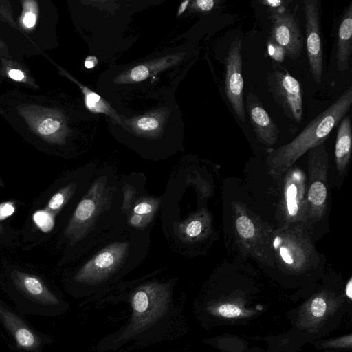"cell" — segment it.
Here are the masks:
<instances>
[{"label": "cell", "mask_w": 352, "mask_h": 352, "mask_svg": "<svg viewBox=\"0 0 352 352\" xmlns=\"http://www.w3.org/2000/svg\"><path fill=\"white\" fill-rule=\"evenodd\" d=\"M352 104V86L327 109L318 114L289 143L270 151L267 157L270 173L283 175L309 149L324 143L333 129L346 115Z\"/></svg>", "instance_id": "cell-1"}, {"label": "cell", "mask_w": 352, "mask_h": 352, "mask_svg": "<svg viewBox=\"0 0 352 352\" xmlns=\"http://www.w3.org/2000/svg\"><path fill=\"white\" fill-rule=\"evenodd\" d=\"M72 182L60 188L53 185L35 202L21 231V244L25 248L47 243L55 234L57 218L75 190Z\"/></svg>", "instance_id": "cell-2"}, {"label": "cell", "mask_w": 352, "mask_h": 352, "mask_svg": "<svg viewBox=\"0 0 352 352\" xmlns=\"http://www.w3.org/2000/svg\"><path fill=\"white\" fill-rule=\"evenodd\" d=\"M271 247L280 265L290 272H302L314 265L316 252L308 235L298 228L272 232Z\"/></svg>", "instance_id": "cell-3"}, {"label": "cell", "mask_w": 352, "mask_h": 352, "mask_svg": "<svg viewBox=\"0 0 352 352\" xmlns=\"http://www.w3.org/2000/svg\"><path fill=\"white\" fill-rule=\"evenodd\" d=\"M329 156L324 143L308 151L307 219L320 220L327 201Z\"/></svg>", "instance_id": "cell-4"}, {"label": "cell", "mask_w": 352, "mask_h": 352, "mask_svg": "<svg viewBox=\"0 0 352 352\" xmlns=\"http://www.w3.org/2000/svg\"><path fill=\"white\" fill-rule=\"evenodd\" d=\"M169 297L167 284L153 282L138 287L131 300L133 310L131 331H139L160 319L168 309Z\"/></svg>", "instance_id": "cell-5"}, {"label": "cell", "mask_w": 352, "mask_h": 352, "mask_svg": "<svg viewBox=\"0 0 352 352\" xmlns=\"http://www.w3.org/2000/svg\"><path fill=\"white\" fill-rule=\"evenodd\" d=\"M234 232L236 243L248 254L264 260V250L271 243L272 232L244 205L232 203Z\"/></svg>", "instance_id": "cell-6"}, {"label": "cell", "mask_w": 352, "mask_h": 352, "mask_svg": "<svg viewBox=\"0 0 352 352\" xmlns=\"http://www.w3.org/2000/svg\"><path fill=\"white\" fill-rule=\"evenodd\" d=\"M16 109L30 129L43 140L54 144L65 142L69 129L61 111L34 104H23Z\"/></svg>", "instance_id": "cell-7"}, {"label": "cell", "mask_w": 352, "mask_h": 352, "mask_svg": "<svg viewBox=\"0 0 352 352\" xmlns=\"http://www.w3.org/2000/svg\"><path fill=\"white\" fill-rule=\"evenodd\" d=\"M268 89L285 116L297 123L303 116V93L299 81L287 71L274 69L268 73Z\"/></svg>", "instance_id": "cell-8"}, {"label": "cell", "mask_w": 352, "mask_h": 352, "mask_svg": "<svg viewBox=\"0 0 352 352\" xmlns=\"http://www.w3.org/2000/svg\"><path fill=\"white\" fill-rule=\"evenodd\" d=\"M104 186L102 179L97 181L76 208L63 233L71 245L85 235L107 201Z\"/></svg>", "instance_id": "cell-9"}, {"label": "cell", "mask_w": 352, "mask_h": 352, "mask_svg": "<svg viewBox=\"0 0 352 352\" xmlns=\"http://www.w3.org/2000/svg\"><path fill=\"white\" fill-rule=\"evenodd\" d=\"M344 301L343 296L331 291H320L309 298L298 310L296 327L310 333L318 332Z\"/></svg>", "instance_id": "cell-10"}, {"label": "cell", "mask_w": 352, "mask_h": 352, "mask_svg": "<svg viewBox=\"0 0 352 352\" xmlns=\"http://www.w3.org/2000/svg\"><path fill=\"white\" fill-rule=\"evenodd\" d=\"M284 179L280 199V211L288 224L306 222V177L298 168H289Z\"/></svg>", "instance_id": "cell-11"}, {"label": "cell", "mask_w": 352, "mask_h": 352, "mask_svg": "<svg viewBox=\"0 0 352 352\" xmlns=\"http://www.w3.org/2000/svg\"><path fill=\"white\" fill-rule=\"evenodd\" d=\"M127 250L126 243H114L105 247L78 270L74 280L89 284L104 280L120 266Z\"/></svg>", "instance_id": "cell-12"}, {"label": "cell", "mask_w": 352, "mask_h": 352, "mask_svg": "<svg viewBox=\"0 0 352 352\" xmlns=\"http://www.w3.org/2000/svg\"><path fill=\"white\" fill-rule=\"evenodd\" d=\"M271 21L269 38L283 49L286 56L292 60L297 59L304 45L298 18L283 7L272 12Z\"/></svg>", "instance_id": "cell-13"}, {"label": "cell", "mask_w": 352, "mask_h": 352, "mask_svg": "<svg viewBox=\"0 0 352 352\" xmlns=\"http://www.w3.org/2000/svg\"><path fill=\"white\" fill-rule=\"evenodd\" d=\"M241 39L232 42L225 60V92L228 102L238 118L245 121L243 101L244 81L242 75Z\"/></svg>", "instance_id": "cell-14"}, {"label": "cell", "mask_w": 352, "mask_h": 352, "mask_svg": "<svg viewBox=\"0 0 352 352\" xmlns=\"http://www.w3.org/2000/svg\"><path fill=\"white\" fill-rule=\"evenodd\" d=\"M305 14L307 54L314 80L320 83L323 73V51L320 31V13L318 0L303 1Z\"/></svg>", "instance_id": "cell-15"}, {"label": "cell", "mask_w": 352, "mask_h": 352, "mask_svg": "<svg viewBox=\"0 0 352 352\" xmlns=\"http://www.w3.org/2000/svg\"><path fill=\"white\" fill-rule=\"evenodd\" d=\"M8 274L16 289L30 300L45 305L59 303L55 294L37 275L14 267H8Z\"/></svg>", "instance_id": "cell-16"}, {"label": "cell", "mask_w": 352, "mask_h": 352, "mask_svg": "<svg viewBox=\"0 0 352 352\" xmlns=\"http://www.w3.org/2000/svg\"><path fill=\"white\" fill-rule=\"evenodd\" d=\"M246 103L250 123L257 140L266 147L273 146L278 138L279 129L277 125L256 95L248 93Z\"/></svg>", "instance_id": "cell-17"}, {"label": "cell", "mask_w": 352, "mask_h": 352, "mask_svg": "<svg viewBox=\"0 0 352 352\" xmlns=\"http://www.w3.org/2000/svg\"><path fill=\"white\" fill-rule=\"evenodd\" d=\"M0 320L16 342L25 351H36L41 344L38 335L20 317L0 302Z\"/></svg>", "instance_id": "cell-18"}, {"label": "cell", "mask_w": 352, "mask_h": 352, "mask_svg": "<svg viewBox=\"0 0 352 352\" xmlns=\"http://www.w3.org/2000/svg\"><path fill=\"white\" fill-rule=\"evenodd\" d=\"M352 1L349 3L340 20L337 35L336 63L338 69L343 72L349 66L352 52Z\"/></svg>", "instance_id": "cell-19"}, {"label": "cell", "mask_w": 352, "mask_h": 352, "mask_svg": "<svg viewBox=\"0 0 352 352\" xmlns=\"http://www.w3.org/2000/svg\"><path fill=\"white\" fill-rule=\"evenodd\" d=\"M352 130L350 118L345 116L338 127L336 145L335 161L337 170L343 174L349 164L351 155Z\"/></svg>", "instance_id": "cell-20"}, {"label": "cell", "mask_w": 352, "mask_h": 352, "mask_svg": "<svg viewBox=\"0 0 352 352\" xmlns=\"http://www.w3.org/2000/svg\"><path fill=\"white\" fill-rule=\"evenodd\" d=\"M54 64L56 65V67L61 75L74 82L80 87L84 95L85 105L89 111L94 113H101L108 115L113 118L116 121L120 122V118L116 115L115 111L98 94L80 83L64 69L55 63Z\"/></svg>", "instance_id": "cell-21"}, {"label": "cell", "mask_w": 352, "mask_h": 352, "mask_svg": "<svg viewBox=\"0 0 352 352\" xmlns=\"http://www.w3.org/2000/svg\"><path fill=\"white\" fill-rule=\"evenodd\" d=\"M212 315L222 318H243L252 316L254 310L246 308L242 302L236 300H228L216 302L208 307Z\"/></svg>", "instance_id": "cell-22"}, {"label": "cell", "mask_w": 352, "mask_h": 352, "mask_svg": "<svg viewBox=\"0 0 352 352\" xmlns=\"http://www.w3.org/2000/svg\"><path fill=\"white\" fill-rule=\"evenodd\" d=\"M176 60L173 58H164L151 64L138 65L119 77V82L122 83L139 82L146 79L152 72L160 71Z\"/></svg>", "instance_id": "cell-23"}, {"label": "cell", "mask_w": 352, "mask_h": 352, "mask_svg": "<svg viewBox=\"0 0 352 352\" xmlns=\"http://www.w3.org/2000/svg\"><path fill=\"white\" fill-rule=\"evenodd\" d=\"M0 73L7 78L32 88L37 89L38 85L28 69L18 62L1 58Z\"/></svg>", "instance_id": "cell-24"}, {"label": "cell", "mask_w": 352, "mask_h": 352, "mask_svg": "<svg viewBox=\"0 0 352 352\" xmlns=\"http://www.w3.org/2000/svg\"><path fill=\"white\" fill-rule=\"evenodd\" d=\"M22 12L19 17V25L25 31L30 32L34 29L37 24L39 7L35 0H24L21 1Z\"/></svg>", "instance_id": "cell-25"}, {"label": "cell", "mask_w": 352, "mask_h": 352, "mask_svg": "<svg viewBox=\"0 0 352 352\" xmlns=\"http://www.w3.org/2000/svg\"><path fill=\"white\" fill-rule=\"evenodd\" d=\"M210 219L206 212L193 217L186 224L185 234L190 239H197L207 234L210 228Z\"/></svg>", "instance_id": "cell-26"}, {"label": "cell", "mask_w": 352, "mask_h": 352, "mask_svg": "<svg viewBox=\"0 0 352 352\" xmlns=\"http://www.w3.org/2000/svg\"><path fill=\"white\" fill-rule=\"evenodd\" d=\"M21 244V231L8 224L0 223V246L11 247Z\"/></svg>", "instance_id": "cell-27"}, {"label": "cell", "mask_w": 352, "mask_h": 352, "mask_svg": "<svg viewBox=\"0 0 352 352\" xmlns=\"http://www.w3.org/2000/svg\"><path fill=\"white\" fill-rule=\"evenodd\" d=\"M159 202L151 198L140 199L133 207V213L140 215H152L157 209Z\"/></svg>", "instance_id": "cell-28"}, {"label": "cell", "mask_w": 352, "mask_h": 352, "mask_svg": "<svg viewBox=\"0 0 352 352\" xmlns=\"http://www.w3.org/2000/svg\"><path fill=\"white\" fill-rule=\"evenodd\" d=\"M320 346L324 349H351L352 346V334L349 333L341 337L325 340L321 342Z\"/></svg>", "instance_id": "cell-29"}, {"label": "cell", "mask_w": 352, "mask_h": 352, "mask_svg": "<svg viewBox=\"0 0 352 352\" xmlns=\"http://www.w3.org/2000/svg\"><path fill=\"white\" fill-rule=\"evenodd\" d=\"M0 19L13 28H18L9 1L0 0Z\"/></svg>", "instance_id": "cell-30"}, {"label": "cell", "mask_w": 352, "mask_h": 352, "mask_svg": "<svg viewBox=\"0 0 352 352\" xmlns=\"http://www.w3.org/2000/svg\"><path fill=\"white\" fill-rule=\"evenodd\" d=\"M160 125L159 120L153 116H145L140 118L135 122V128L141 131H153Z\"/></svg>", "instance_id": "cell-31"}, {"label": "cell", "mask_w": 352, "mask_h": 352, "mask_svg": "<svg viewBox=\"0 0 352 352\" xmlns=\"http://www.w3.org/2000/svg\"><path fill=\"white\" fill-rule=\"evenodd\" d=\"M267 47L269 55L274 60L278 62H281L283 60L285 56V53L280 46H279L277 43L274 42L270 38H269L267 41Z\"/></svg>", "instance_id": "cell-32"}, {"label": "cell", "mask_w": 352, "mask_h": 352, "mask_svg": "<svg viewBox=\"0 0 352 352\" xmlns=\"http://www.w3.org/2000/svg\"><path fill=\"white\" fill-rule=\"evenodd\" d=\"M219 3V1L216 0H197L193 1L192 7L199 12H209L215 8Z\"/></svg>", "instance_id": "cell-33"}, {"label": "cell", "mask_w": 352, "mask_h": 352, "mask_svg": "<svg viewBox=\"0 0 352 352\" xmlns=\"http://www.w3.org/2000/svg\"><path fill=\"white\" fill-rule=\"evenodd\" d=\"M16 210V206L12 201H5L0 204V223H3V221L11 217Z\"/></svg>", "instance_id": "cell-34"}, {"label": "cell", "mask_w": 352, "mask_h": 352, "mask_svg": "<svg viewBox=\"0 0 352 352\" xmlns=\"http://www.w3.org/2000/svg\"><path fill=\"white\" fill-rule=\"evenodd\" d=\"M152 215H140L133 213L130 219L129 223L135 228H144L151 220Z\"/></svg>", "instance_id": "cell-35"}, {"label": "cell", "mask_w": 352, "mask_h": 352, "mask_svg": "<svg viewBox=\"0 0 352 352\" xmlns=\"http://www.w3.org/2000/svg\"><path fill=\"white\" fill-rule=\"evenodd\" d=\"M259 2L263 5L270 7L272 9L278 10L280 8L285 7V5L287 3H289V1L283 0H262L260 1Z\"/></svg>", "instance_id": "cell-36"}, {"label": "cell", "mask_w": 352, "mask_h": 352, "mask_svg": "<svg viewBox=\"0 0 352 352\" xmlns=\"http://www.w3.org/2000/svg\"><path fill=\"white\" fill-rule=\"evenodd\" d=\"M98 63V59L94 56H88L84 63L85 67L87 69L94 68Z\"/></svg>", "instance_id": "cell-37"}, {"label": "cell", "mask_w": 352, "mask_h": 352, "mask_svg": "<svg viewBox=\"0 0 352 352\" xmlns=\"http://www.w3.org/2000/svg\"><path fill=\"white\" fill-rule=\"evenodd\" d=\"M345 293L346 296L351 300L352 298V279L349 278L348 283H346L345 288Z\"/></svg>", "instance_id": "cell-38"}, {"label": "cell", "mask_w": 352, "mask_h": 352, "mask_svg": "<svg viewBox=\"0 0 352 352\" xmlns=\"http://www.w3.org/2000/svg\"><path fill=\"white\" fill-rule=\"evenodd\" d=\"M189 3H190V1L188 0H186V1H183L180 4L179 9H178V12H177L178 16L181 15L186 10Z\"/></svg>", "instance_id": "cell-39"}, {"label": "cell", "mask_w": 352, "mask_h": 352, "mask_svg": "<svg viewBox=\"0 0 352 352\" xmlns=\"http://www.w3.org/2000/svg\"><path fill=\"white\" fill-rule=\"evenodd\" d=\"M8 47L4 42L0 38V51L7 50Z\"/></svg>", "instance_id": "cell-40"}]
</instances>
